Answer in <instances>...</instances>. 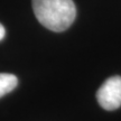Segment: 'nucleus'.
I'll return each instance as SVG.
<instances>
[{"label": "nucleus", "mask_w": 121, "mask_h": 121, "mask_svg": "<svg viewBox=\"0 0 121 121\" xmlns=\"http://www.w3.org/2000/svg\"><path fill=\"white\" fill-rule=\"evenodd\" d=\"M33 10L44 27L56 33L67 29L76 16L73 0H33Z\"/></svg>", "instance_id": "f257e3e1"}, {"label": "nucleus", "mask_w": 121, "mask_h": 121, "mask_svg": "<svg viewBox=\"0 0 121 121\" xmlns=\"http://www.w3.org/2000/svg\"><path fill=\"white\" fill-rule=\"evenodd\" d=\"M96 99L104 110H116L121 107V76L108 78L96 92Z\"/></svg>", "instance_id": "f03ea898"}, {"label": "nucleus", "mask_w": 121, "mask_h": 121, "mask_svg": "<svg viewBox=\"0 0 121 121\" xmlns=\"http://www.w3.org/2000/svg\"><path fill=\"white\" fill-rule=\"evenodd\" d=\"M18 84V80L13 74L0 73V98L8 94Z\"/></svg>", "instance_id": "7ed1b4c3"}, {"label": "nucleus", "mask_w": 121, "mask_h": 121, "mask_svg": "<svg viewBox=\"0 0 121 121\" xmlns=\"http://www.w3.org/2000/svg\"><path fill=\"white\" fill-rule=\"evenodd\" d=\"M4 35H6V30H4V27L0 24V40L4 37Z\"/></svg>", "instance_id": "20e7f679"}]
</instances>
